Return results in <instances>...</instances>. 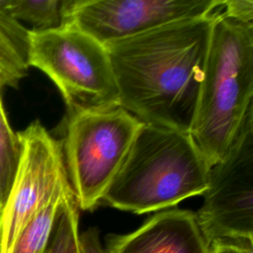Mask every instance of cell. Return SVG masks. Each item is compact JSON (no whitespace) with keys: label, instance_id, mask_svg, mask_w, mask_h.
Segmentation results:
<instances>
[{"label":"cell","instance_id":"6da1fadb","mask_svg":"<svg viewBox=\"0 0 253 253\" xmlns=\"http://www.w3.org/2000/svg\"><path fill=\"white\" fill-rule=\"evenodd\" d=\"M220 10L105 43L120 107L144 124L190 133L211 28Z\"/></svg>","mask_w":253,"mask_h":253},{"label":"cell","instance_id":"7a4b0ae2","mask_svg":"<svg viewBox=\"0 0 253 253\" xmlns=\"http://www.w3.org/2000/svg\"><path fill=\"white\" fill-rule=\"evenodd\" d=\"M223 4V3H222ZM222 8V7H221ZM253 25L216 16L190 134L209 166L219 161L253 112Z\"/></svg>","mask_w":253,"mask_h":253},{"label":"cell","instance_id":"3957f363","mask_svg":"<svg viewBox=\"0 0 253 253\" xmlns=\"http://www.w3.org/2000/svg\"><path fill=\"white\" fill-rule=\"evenodd\" d=\"M209 171L190 133L143 123L102 202L134 213L165 210L203 195Z\"/></svg>","mask_w":253,"mask_h":253},{"label":"cell","instance_id":"277c9868","mask_svg":"<svg viewBox=\"0 0 253 253\" xmlns=\"http://www.w3.org/2000/svg\"><path fill=\"white\" fill-rule=\"evenodd\" d=\"M29 65L42 70L57 86L67 116L120 106L105 45L71 24L29 30Z\"/></svg>","mask_w":253,"mask_h":253},{"label":"cell","instance_id":"5b68a950","mask_svg":"<svg viewBox=\"0 0 253 253\" xmlns=\"http://www.w3.org/2000/svg\"><path fill=\"white\" fill-rule=\"evenodd\" d=\"M67 117L60 141L67 176L79 209L92 211L102 203L143 123L120 106Z\"/></svg>","mask_w":253,"mask_h":253},{"label":"cell","instance_id":"8992f818","mask_svg":"<svg viewBox=\"0 0 253 253\" xmlns=\"http://www.w3.org/2000/svg\"><path fill=\"white\" fill-rule=\"evenodd\" d=\"M17 134L21 158L11 191L0 211V253H10L33 217L53 199L72 190L60 140L38 120Z\"/></svg>","mask_w":253,"mask_h":253},{"label":"cell","instance_id":"52a82bcc","mask_svg":"<svg viewBox=\"0 0 253 253\" xmlns=\"http://www.w3.org/2000/svg\"><path fill=\"white\" fill-rule=\"evenodd\" d=\"M203 195L195 215L210 244L218 239L253 241V112L225 155L210 167Z\"/></svg>","mask_w":253,"mask_h":253},{"label":"cell","instance_id":"ba28073f","mask_svg":"<svg viewBox=\"0 0 253 253\" xmlns=\"http://www.w3.org/2000/svg\"><path fill=\"white\" fill-rule=\"evenodd\" d=\"M223 0H70L68 24L101 43L217 12Z\"/></svg>","mask_w":253,"mask_h":253},{"label":"cell","instance_id":"9c48e42d","mask_svg":"<svg viewBox=\"0 0 253 253\" xmlns=\"http://www.w3.org/2000/svg\"><path fill=\"white\" fill-rule=\"evenodd\" d=\"M106 253H211L195 212L170 209L158 211L132 232L108 235Z\"/></svg>","mask_w":253,"mask_h":253},{"label":"cell","instance_id":"30bf717a","mask_svg":"<svg viewBox=\"0 0 253 253\" xmlns=\"http://www.w3.org/2000/svg\"><path fill=\"white\" fill-rule=\"evenodd\" d=\"M29 67V30L0 9V86L17 88Z\"/></svg>","mask_w":253,"mask_h":253},{"label":"cell","instance_id":"8fae6325","mask_svg":"<svg viewBox=\"0 0 253 253\" xmlns=\"http://www.w3.org/2000/svg\"><path fill=\"white\" fill-rule=\"evenodd\" d=\"M70 0H0V9L32 30H52L68 25Z\"/></svg>","mask_w":253,"mask_h":253},{"label":"cell","instance_id":"7c38bea8","mask_svg":"<svg viewBox=\"0 0 253 253\" xmlns=\"http://www.w3.org/2000/svg\"><path fill=\"white\" fill-rule=\"evenodd\" d=\"M79 207L71 192L58 206L45 253H81Z\"/></svg>","mask_w":253,"mask_h":253},{"label":"cell","instance_id":"4fadbf2b","mask_svg":"<svg viewBox=\"0 0 253 253\" xmlns=\"http://www.w3.org/2000/svg\"><path fill=\"white\" fill-rule=\"evenodd\" d=\"M71 192L56 197L42 209L22 230L10 253H45L58 206Z\"/></svg>","mask_w":253,"mask_h":253},{"label":"cell","instance_id":"5bb4252c","mask_svg":"<svg viewBox=\"0 0 253 253\" xmlns=\"http://www.w3.org/2000/svg\"><path fill=\"white\" fill-rule=\"evenodd\" d=\"M21 158V142L8 121L5 108L0 109V211L11 191Z\"/></svg>","mask_w":253,"mask_h":253},{"label":"cell","instance_id":"9a60e30c","mask_svg":"<svg viewBox=\"0 0 253 253\" xmlns=\"http://www.w3.org/2000/svg\"><path fill=\"white\" fill-rule=\"evenodd\" d=\"M221 11L227 18L246 25H253L252 0H223Z\"/></svg>","mask_w":253,"mask_h":253},{"label":"cell","instance_id":"2e32d148","mask_svg":"<svg viewBox=\"0 0 253 253\" xmlns=\"http://www.w3.org/2000/svg\"><path fill=\"white\" fill-rule=\"evenodd\" d=\"M211 253H253V241L246 239H218L211 243Z\"/></svg>","mask_w":253,"mask_h":253},{"label":"cell","instance_id":"e0dca14e","mask_svg":"<svg viewBox=\"0 0 253 253\" xmlns=\"http://www.w3.org/2000/svg\"><path fill=\"white\" fill-rule=\"evenodd\" d=\"M79 242L81 253H106L100 240L99 231L95 227L80 233Z\"/></svg>","mask_w":253,"mask_h":253},{"label":"cell","instance_id":"ac0fdd59","mask_svg":"<svg viewBox=\"0 0 253 253\" xmlns=\"http://www.w3.org/2000/svg\"><path fill=\"white\" fill-rule=\"evenodd\" d=\"M2 87L0 86V109L4 108V105H3V101H2V98H1V92H2Z\"/></svg>","mask_w":253,"mask_h":253}]
</instances>
